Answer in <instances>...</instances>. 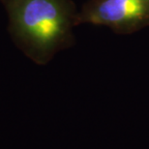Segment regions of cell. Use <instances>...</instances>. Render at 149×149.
I'll use <instances>...</instances> for the list:
<instances>
[{"instance_id":"6da1fadb","label":"cell","mask_w":149,"mask_h":149,"mask_svg":"<svg viewBox=\"0 0 149 149\" xmlns=\"http://www.w3.org/2000/svg\"><path fill=\"white\" fill-rule=\"evenodd\" d=\"M14 45L35 63L47 64L74 44L77 8L73 0H0Z\"/></svg>"},{"instance_id":"7a4b0ae2","label":"cell","mask_w":149,"mask_h":149,"mask_svg":"<svg viewBox=\"0 0 149 149\" xmlns=\"http://www.w3.org/2000/svg\"><path fill=\"white\" fill-rule=\"evenodd\" d=\"M105 26L116 34L149 27V0H88L77 15V25Z\"/></svg>"}]
</instances>
